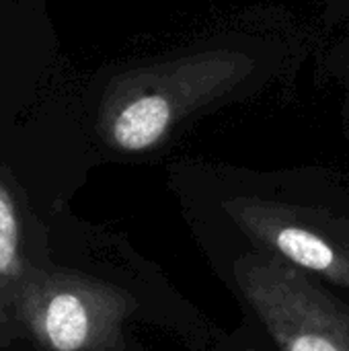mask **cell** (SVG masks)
<instances>
[{"label": "cell", "instance_id": "6da1fadb", "mask_svg": "<svg viewBox=\"0 0 349 351\" xmlns=\"http://www.w3.org/2000/svg\"><path fill=\"white\" fill-rule=\"evenodd\" d=\"M234 280L282 351H349V308L272 251L243 255Z\"/></svg>", "mask_w": 349, "mask_h": 351}, {"label": "cell", "instance_id": "7a4b0ae2", "mask_svg": "<svg viewBox=\"0 0 349 351\" xmlns=\"http://www.w3.org/2000/svg\"><path fill=\"white\" fill-rule=\"evenodd\" d=\"M136 300L86 276L41 269L27 286L19 325L43 351H121Z\"/></svg>", "mask_w": 349, "mask_h": 351}, {"label": "cell", "instance_id": "3957f363", "mask_svg": "<svg viewBox=\"0 0 349 351\" xmlns=\"http://www.w3.org/2000/svg\"><path fill=\"white\" fill-rule=\"evenodd\" d=\"M230 220L288 263L349 288V243L298 208L237 197L224 204Z\"/></svg>", "mask_w": 349, "mask_h": 351}, {"label": "cell", "instance_id": "277c9868", "mask_svg": "<svg viewBox=\"0 0 349 351\" xmlns=\"http://www.w3.org/2000/svg\"><path fill=\"white\" fill-rule=\"evenodd\" d=\"M29 210L8 173L0 169V331L19 327V306L27 286L43 269L35 263Z\"/></svg>", "mask_w": 349, "mask_h": 351}, {"label": "cell", "instance_id": "5b68a950", "mask_svg": "<svg viewBox=\"0 0 349 351\" xmlns=\"http://www.w3.org/2000/svg\"><path fill=\"white\" fill-rule=\"evenodd\" d=\"M177 113L163 93H138L115 105L105 115L107 140L125 152H142L156 146L171 130Z\"/></svg>", "mask_w": 349, "mask_h": 351}, {"label": "cell", "instance_id": "8992f818", "mask_svg": "<svg viewBox=\"0 0 349 351\" xmlns=\"http://www.w3.org/2000/svg\"><path fill=\"white\" fill-rule=\"evenodd\" d=\"M249 351H251V350H249Z\"/></svg>", "mask_w": 349, "mask_h": 351}]
</instances>
